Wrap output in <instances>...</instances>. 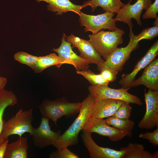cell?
<instances>
[{
	"instance_id": "obj_25",
	"label": "cell",
	"mask_w": 158,
	"mask_h": 158,
	"mask_svg": "<svg viewBox=\"0 0 158 158\" xmlns=\"http://www.w3.org/2000/svg\"><path fill=\"white\" fill-rule=\"evenodd\" d=\"M76 73L82 75L91 84L94 85L108 86L109 82L103 78L101 75L96 74L89 69L76 71Z\"/></svg>"
},
{
	"instance_id": "obj_24",
	"label": "cell",
	"mask_w": 158,
	"mask_h": 158,
	"mask_svg": "<svg viewBox=\"0 0 158 158\" xmlns=\"http://www.w3.org/2000/svg\"><path fill=\"white\" fill-rule=\"evenodd\" d=\"M107 124L123 132L129 137L132 136L135 123L130 119H124L118 118L112 116L105 119Z\"/></svg>"
},
{
	"instance_id": "obj_31",
	"label": "cell",
	"mask_w": 158,
	"mask_h": 158,
	"mask_svg": "<svg viewBox=\"0 0 158 158\" xmlns=\"http://www.w3.org/2000/svg\"><path fill=\"white\" fill-rule=\"evenodd\" d=\"M158 11V0H155L146 10L145 12L142 16V18L144 19L150 18L156 19L158 18L157 15Z\"/></svg>"
},
{
	"instance_id": "obj_19",
	"label": "cell",
	"mask_w": 158,
	"mask_h": 158,
	"mask_svg": "<svg viewBox=\"0 0 158 158\" xmlns=\"http://www.w3.org/2000/svg\"><path fill=\"white\" fill-rule=\"evenodd\" d=\"M28 142L27 138L21 136L16 141L8 143L4 158H27Z\"/></svg>"
},
{
	"instance_id": "obj_22",
	"label": "cell",
	"mask_w": 158,
	"mask_h": 158,
	"mask_svg": "<svg viewBox=\"0 0 158 158\" xmlns=\"http://www.w3.org/2000/svg\"><path fill=\"white\" fill-rule=\"evenodd\" d=\"M84 4L91 6L92 11L99 6L104 11L116 13L124 4L121 0H90L84 2Z\"/></svg>"
},
{
	"instance_id": "obj_27",
	"label": "cell",
	"mask_w": 158,
	"mask_h": 158,
	"mask_svg": "<svg viewBox=\"0 0 158 158\" xmlns=\"http://www.w3.org/2000/svg\"><path fill=\"white\" fill-rule=\"evenodd\" d=\"M152 27L143 30L138 35L136 36L137 40L139 42L144 40H150L158 35V24L154 25Z\"/></svg>"
},
{
	"instance_id": "obj_16",
	"label": "cell",
	"mask_w": 158,
	"mask_h": 158,
	"mask_svg": "<svg viewBox=\"0 0 158 158\" xmlns=\"http://www.w3.org/2000/svg\"><path fill=\"white\" fill-rule=\"evenodd\" d=\"M124 102L111 99L95 100L91 109L90 116L104 119L112 116Z\"/></svg>"
},
{
	"instance_id": "obj_23",
	"label": "cell",
	"mask_w": 158,
	"mask_h": 158,
	"mask_svg": "<svg viewBox=\"0 0 158 158\" xmlns=\"http://www.w3.org/2000/svg\"><path fill=\"white\" fill-rule=\"evenodd\" d=\"M53 66L58 68H59L61 66L59 56L54 53L38 57L32 69L35 73H40L47 68Z\"/></svg>"
},
{
	"instance_id": "obj_33",
	"label": "cell",
	"mask_w": 158,
	"mask_h": 158,
	"mask_svg": "<svg viewBox=\"0 0 158 158\" xmlns=\"http://www.w3.org/2000/svg\"><path fill=\"white\" fill-rule=\"evenodd\" d=\"M8 143V140L7 139L0 144V158H4Z\"/></svg>"
},
{
	"instance_id": "obj_35",
	"label": "cell",
	"mask_w": 158,
	"mask_h": 158,
	"mask_svg": "<svg viewBox=\"0 0 158 158\" xmlns=\"http://www.w3.org/2000/svg\"></svg>"
},
{
	"instance_id": "obj_12",
	"label": "cell",
	"mask_w": 158,
	"mask_h": 158,
	"mask_svg": "<svg viewBox=\"0 0 158 158\" xmlns=\"http://www.w3.org/2000/svg\"><path fill=\"white\" fill-rule=\"evenodd\" d=\"M49 120L42 116L39 126L34 128L31 135L34 146L40 149L53 145L61 134L60 130L54 131L51 130Z\"/></svg>"
},
{
	"instance_id": "obj_5",
	"label": "cell",
	"mask_w": 158,
	"mask_h": 158,
	"mask_svg": "<svg viewBox=\"0 0 158 158\" xmlns=\"http://www.w3.org/2000/svg\"><path fill=\"white\" fill-rule=\"evenodd\" d=\"M130 88L115 89L108 86L91 85L88 87L90 94L95 100L111 99L120 100L129 104L132 103L140 106L143 105L140 99L137 96L128 92Z\"/></svg>"
},
{
	"instance_id": "obj_32",
	"label": "cell",
	"mask_w": 158,
	"mask_h": 158,
	"mask_svg": "<svg viewBox=\"0 0 158 158\" xmlns=\"http://www.w3.org/2000/svg\"><path fill=\"white\" fill-rule=\"evenodd\" d=\"M140 138L148 140L149 142L154 146L158 145V126L152 132H147L140 133Z\"/></svg>"
},
{
	"instance_id": "obj_6",
	"label": "cell",
	"mask_w": 158,
	"mask_h": 158,
	"mask_svg": "<svg viewBox=\"0 0 158 158\" xmlns=\"http://www.w3.org/2000/svg\"><path fill=\"white\" fill-rule=\"evenodd\" d=\"M79 21L82 26L85 27V31H90L92 34L97 33L102 29L114 31L116 27L114 13L106 11L103 13L96 15L85 14L81 12L79 15Z\"/></svg>"
},
{
	"instance_id": "obj_1",
	"label": "cell",
	"mask_w": 158,
	"mask_h": 158,
	"mask_svg": "<svg viewBox=\"0 0 158 158\" xmlns=\"http://www.w3.org/2000/svg\"><path fill=\"white\" fill-rule=\"evenodd\" d=\"M94 101L93 97L89 94L81 103L78 115L71 125L59 136L53 145L57 150L78 143V134L90 117L91 109Z\"/></svg>"
},
{
	"instance_id": "obj_10",
	"label": "cell",
	"mask_w": 158,
	"mask_h": 158,
	"mask_svg": "<svg viewBox=\"0 0 158 158\" xmlns=\"http://www.w3.org/2000/svg\"><path fill=\"white\" fill-rule=\"evenodd\" d=\"M65 35V34L63 33L59 47L52 49L53 51L58 54L61 65L63 64H71L74 66L76 71L88 69L90 67L89 62L73 51L71 44L66 40Z\"/></svg>"
},
{
	"instance_id": "obj_7",
	"label": "cell",
	"mask_w": 158,
	"mask_h": 158,
	"mask_svg": "<svg viewBox=\"0 0 158 158\" xmlns=\"http://www.w3.org/2000/svg\"><path fill=\"white\" fill-rule=\"evenodd\" d=\"M129 37L130 41L128 45L124 47L117 48L107 57L103 63V65L117 73L122 70L131 52L138 47L139 42L132 29H130Z\"/></svg>"
},
{
	"instance_id": "obj_21",
	"label": "cell",
	"mask_w": 158,
	"mask_h": 158,
	"mask_svg": "<svg viewBox=\"0 0 158 158\" xmlns=\"http://www.w3.org/2000/svg\"><path fill=\"white\" fill-rule=\"evenodd\" d=\"M121 150L123 151V158H158V152H155L152 154L145 150L143 144L129 143L125 147H121Z\"/></svg>"
},
{
	"instance_id": "obj_11",
	"label": "cell",
	"mask_w": 158,
	"mask_h": 158,
	"mask_svg": "<svg viewBox=\"0 0 158 158\" xmlns=\"http://www.w3.org/2000/svg\"><path fill=\"white\" fill-rule=\"evenodd\" d=\"M82 130L91 133H95L99 135L108 137L110 140L113 142L120 141L126 136L120 130L108 125L105 119L91 116L85 123Z\"/></svg>"
},
{
	"instance_id": "obj_29",
	"label": "cell",
	"mask_w": 158,
	"mask_h": 158,
	"mask_svg": "<svg viewBox=\"0 0 158 158\" xmlns=\"http://www.w3.org/2000/svg\"><path fill=\"white\" fill-rule=\"evenodd\" d=\"M103 63L97 65L98 70L100 72V74L104 79L109 83L114 81L116 79L118 73L112 71L104 66L103 64Z\"/></svg>"
},
{
	"instance_id": "obj_4",
	"label": "cell",
	"mask_w": 158,
	"mask_h": 158,
	"mask_svg": "<svg viewBox=\"0 0 158 158\" xmlns=\"http://www.w3.org/2000/svg\"><path fill=\"white\" fill-rule=\"evenodd\" d=\"M34 120L32 109L26 110L20 109L15 115L5 122L2 134L3 139L7 140L9 136L13 135L20 137L26 133L31 136L34 128L32 125Z\"/></svg>"
},
{
	"instance_id": "obj_26",
	"label": "cell",
	"mask_w": 158,
	"mask_h": 158,
	"mask_svg": "<svg viewBox=\"0 0 158 158\" xmlns=\"http://www.w3.org/2000/svg\"><path fill=\"white\" fill-rule=\"evenodd\" d=\"M38 57L23 51L18 52L14 56L15 60L27 65L31 68L36 62Z\"/></svg>"
},
{
	"instance_id": "obj_18",
	"label": "cell",
	"mask_w": 158,
	"mask_h": 158,
	"mask_svg": "<svg viewBox=\"0 0 158 158\" xmlns=\"http://www.w3.org/2000/svg\"><path fill=\"white\" fill-rule=\"evenodd\" d=\"M38 2L44 1L48 3V10L56 12V15H61L63 13L71 11L78 15L81 10L87 6L85 4L78 5L75 4L69 0H36Z\"/></svg>"
},
{
	"instance_id": "obj_2",
	"label": "cell",
	"mask_w": 158,
	"mask_h": 158,
	"mask_svg": "<svg viewBox=\"0 0 158 158\" xmlns=\"http://www.w3.org/2000/svg\"><path fill=\"white\" fill-rule=\"evenodd\" d=\"M80 104L70 102L63 97L54 100L45 99L38 107L42 116L51 120L56 126L58 120L63 116L71 117L79 113Z\"/></svg>"
},
{
	"instance_id": "obj_14",
	"label": "cell",
	"mask_w": 158,
	"mask_h": 158,
	"mask_svg": "<svg viewBox=\"0 0 158 158\" xmlns=\"http://www.w3.org/2000/svg\"><path fill=\"white\" fill-rule=\"evenodd\" d=\"M66 40L72 45V48H76L80 53V56L87 60L90 63L97 65L104 62L105 60L97 53L92 44L88 40H86L71 34L67 36Z\"/></svg>"
},
{
	"instance_id": "obj_28",
	"label": "cell",
	"mask_w": 158,
	"mask_h": 158,
	"mask_svg": "<svg viewBox=\"0 0 158 158\" xmlns=\"http://www.w3.org/2000/svg\"><path fill=\"white\" fill-rule=\"evenodd\" d=\"M129 104L124 102L112 116L121 119H130L132 107Z\"/></svg>"
},
{
	"instance_id": "obj_13",
	"label": "cell",
	"mask_w": 158,
	"mask_h": 158,
	"mask_svg": "<svg viewBox=\"0 0 158 158\" xmlns=\"http://www.w3.org/2000/svg\"><path fill=\"white\" fill-rule=\"evenodd\" d=\"M82 141L88 150L91 158H123L124 153L120 150H117L100 146L93 140L92 133L82 130Z\"/></svg>"
},
{
	"instance_id": "obj_20",
	"label": "cell",
	"mask_w": 158,
	"mask_h": 158,
	"mask_svg": "<svg viewBox=\"0 0 158 158\" xmlns=\"http://www.w3.org/2000/svg\"><path fill=\"white\" fill-rule=\"evenodd\" d=\"M18 102L15 94L11 91L3 90L0 91V144L4 140L2 137L4 124V111L8 107L13 106Z\"/></svg>"
},
{
	"instance_id": "obj_15",
	"label": "cell",
	"mask_w": 158,
	"mask_h": 158,
	"mask_svg": "<svg viewBox=\"0 0 158 158\" xmlns=\"http://www.w3.org/2000/svg\"><path fill=\"white\" fill-rule=\"evenodd\" d=\"M158 54V41L157 40L148 49L145 55L139 60L133 71L129 73L123 75L119 82L122 87L130 88V85L135 79L138 73L154 60Z\"/></svg>"
},
{
	"instance_id": "obj_34",
	"label": "cell",
	"mask_w": 158,
	"mask_h": 158,
	"mask_svg": "<svg viewBox=\"0 0 158 158\" xmlns=\"http://www.w3.org/2000/svg\"><path fill=\"white\" fill-rule=\"evenodd\" d=\"M7 83V80L5 77L0 76V91L4 89Z\"/></svg>"
},
{
	"instance_id": "obj_9",
	"label": "cell",
	"mask_w": 158,
	"mask_h": 158,
	"mask_svg": "<svg viewBox=\"0 0 158 158\" xmlns=\"http://www.w3.org/2000/svg\"><path fill=\"white\" fill-rule=\"evenodd\" d=\"M144 96L146 111L138 124L139 128L150 130L158 126V91L145 90Z\"/></svg>"
},
{
	"instance_id": "obj_17",
	"label": "cell",
	"mask_w": 158,
	"mask_h": 158,
	"mask_svg": "<svg viewBox=\"0 0 158 158\" xmlns=\"http://www.w3.org/2000/svg\"><path fill=\"white\" fill-rule=\"evenodd\" d=\"M143 85L151 90L158 91V58L155 59L145 68L142 75L135 79L130 87Z\"/></svg>"
},
{
	"instance_id": "obj_30",
	"label": "cell",
	"mask_w": 158,
	"mask_h": 158,
	"mask_svg": "<svg viewBox=\"0 0 158 158\" xmlns=\"http://www.w3.org/2000/svg\"><path fill=\"white\" fill-rule=\"evenodd\" d=\"M50 158H79L77 154L71 151L67 147H63L51 152L49 155Z\"/></svg>"
},
{
	"instance_id": "obj_3",
	"label": "cell",
	"mask_w": 158,
	"mask_h": 158,
	"mask_svg": "<svg viewBox=\"0 0 158 158\" xmlns=\"http://www.w3.org/2000/svg\"><path fill=\"white\" fill-rule=\"evenodd\" d=\"M124 32L118 28L115 30H101L96 34L89 35L88 40L97 53L105 60L123 42Z\"/></svg>"
},
{
	"instance_id": "obj_8",
	"label": "cell",
	"mask_w": 158,
	"mask_h": 158,
	"mask_svg": "<svg viewBox=\"0 0 158 158\" xmlns=\"http://www.w3.org/2000/svg\"><path fill=\"white\" fill-rule=\"evenodd\" d=\"M132 0L122 7L116 12L115 18L116 21H120L127 24L129 29H132V19L134 18L140 26L142 25L140 16L144 9L146 10L152 3V0H137L133 4H131Z\"/></svg>"
}]
</instances>
